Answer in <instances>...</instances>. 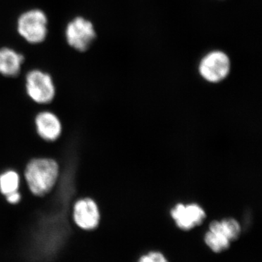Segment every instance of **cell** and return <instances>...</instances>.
Segmentation results:
<instances>
[{
	"label": "cell",
	"instance_id": "1",
	"mask_svg": "<svg viewBox=\"0 0 262 262\" xmlns=\"http://www.w3.org/2000/svg\"><path fill=\"white\" fill-rule=\"evenodd\" d=\"M59 177V165L56 160L38 158L27 163L21 177L34 195L42 196L54 189Z\"/></svg>",
	"mask_w": 262,
	"mask_h": 262
},
{
	"label": "cell",
	"instance_id": "2",
	"mask_svg": "<svg viewBox=\"0 0 262 262\" xmlns=\"http://www.w3.org/2000/svg\"><path fill=\"white\" fill-rule=\"evenodd\" d=\"M25 91L34 103L48 105L56 96V85L49 74L34 70L26 76Z\"/></svg>",
	"mask_w": 262,
	"mask_h": 262
},
{
	"label": "cell",
	"instance_id": "3",
	"mask_svg": "<svg viewBox=\"0 0 262 262\" xmlns=\"http://www.w3.org/2000/svg\"><path fill=\"white\" fill-rule=\"evenodd\" d=\"M72 220L81 230L94 232L100 227L102 221L100 207L93 198H80L72 206Z\"/></svg>",
	"mask_w": 262,
	"mask_h": 262
},
{
	"label": "cell",
	"instance_id": "4",
	"mask_svg": "<svg viewBox=\"0 0 262 262\" xmlns=\"http://www.w3.org/2000/svg\"><path fill=\"white\" fill-rule=\"evenodd\" d=\"M48 18L40 10H32L20 15L18 31L21 37L32 44L40 43L48 34Z\"/></svg>",
	"mask_w": 262,
	"mask_h": 262
},
{
	"label": "cell",
	"instance_id": "5",
	"mask_svg": "<svg viewBox=\"0 0 262 262\" xmlns=\"http://www.w3.org/2000/svg\"><path fill=\"white\" fill-rule=\"evenodd\" d=\"M229 72L230 61L224 52L212 51L203 57L200 63V75L211 83H218L225 80Z\"/></svg>",
	"mask_w": 262,
	"mask_h": 262
},
{
	"label": "cell",
	"instance_id": "6",
	"mask_svg": "<svg viewBox=\"0 0 262 262\" xmlns=\"http://www.w3.org/2000/svg\"><path fill=\"white\" fill-rule=\"evenodd\" d=\"M170 214L176 226L186 232L201 226L207 216L204 208L198 203H177L170 210Z\"/></svg>",
	"mask_w": 262,
	"mask_h": 262
},
{
	"label": "cell",
	"instance_id": "7",
	"mask_svg": "<svg viewBox=\"0 0 262 262\" xmlns=\"http://www.w3.org/2000/svg\"><path fill=\"white\" fill-rule=\"evenodd\" d=\"M96 37L94 26L89 20L78 17L68 24L66 30L67 42L77 51H87Z\"/></svg>",
	"mask_w": 262,
	"mask_h": 262
},
{
	"label": "cell",
	"instance_id": "8",
	"mask_svg": "<svg viewBox=\"0 0 262 262\" xmlns=\"http://www.w3.org/2000/svg\"><path fill=\"white\" fill-rule=\"evenodd\" d=\"M38 136L46 141H55L61 136L62 125L59 118L48 110H43L34 119Z\"/></svg>",
	"mask_w": 262,
	"mask_h": 262
},
{
	"label": "cell",
	"instance_id": "9",
	"mask_svg": "<svg viewBox=\"0 0 262 262\" xmlns=\"http://www.w3.org/2000/svg\"><path fill=\"white\" fill-rule=\"evenodd\" d=\"M24 56L10 48L0 49V75L17 77L21 70Z\"/></svg>",
	"mask_w": 262,
	"mask_h": 262
},
{
	"label": "cell",
	"instance_id": "10",
	"mask_svg": "<svg viewBox=\"0 0 262 262\" xmlns=\"http://www.w3.org/2000/svg\"><path fill=\"white\" fill-rule=\"evenodd\" d=\"M208 229L217 231L224 234L231 241H237L242 232V227L238 221L233 218H225L221 220L212 221Z\"/></svg>",
	"mask_w": 262,
	"mask_h": 262
},
{
	"label": "cell",
	"instance_id": "11",
	"mask_svg": "<svg viewBox=\"0 0 262 262\" xmlns=\"http://www.w3.org/2000/svg\"><path fill=\"white\" fill-rule=\"evenodd\" d=\"M203 239L207 247L215 253L225 252L232 244V242L224 234L210 229L205 234Z\"/></svg>",
	"mask_w": 262,
	"mask_h": 262
},
{
	"label": "cell",
	"instance_id": "12",
	"mask_svg": "<svg viewBox=\"0 0 262 262\" xmlns=\"http://www.w3.org/2000/svg\"><path fill=\"white\" fill-rule=\"evenodd\" d=\"M20 176L14 170H8L0 174V193L3 196L18 191Z\"/></svg>",
	"mask_w": 262,
	"mask_h": 262
},
{
	"label": "cell",
	"instance_id": "13",
	"mask_svg": "<svg viewBox=\"0 0 262 262\" xmlns=\"http://www.w3.org/2000/svg\"><path fill=\"white\" fill-rule=\"evenodd\" d=\"M136 262H170L161 251H150L141 255Z\"/></svg>",
	"mask_w": 262,
	"mask_h": 262
},
{
	"label": "cell",
	"instance_id": "14",
	"mask_svg": "<svg viewBox=\"0 0 262 262\" xmlns=\"http://www.w3.org/2000/svg\"><path fill=\"white\" fill-rule=\"evenodd\" d=\"M21 194L18 190L17 192L10 193L8 195L5 196V198L9 204L16 205L21 200Z\"/></svg>",
	"mask_w": 262,
	"mask_h": 262
}]
</instances>
